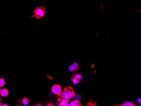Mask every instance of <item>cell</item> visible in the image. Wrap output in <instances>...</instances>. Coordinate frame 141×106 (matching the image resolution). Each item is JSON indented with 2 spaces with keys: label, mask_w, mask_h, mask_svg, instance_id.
I'll return each instance as SVG.
<instances>
[{
  "label": "cell",
  "mask_w": 141,
  "mask_h": 106,
  "mask_svg": "<svg viewBox=\"0 0 141 106\" xmlns=\"http://www.w3.org/2000/svg\"><path fill=\"white\" fill-rule=\"evenodd\" d=\"M2 106V103L0 102V106Z\"/></svg>",
  "instance_id": "19"
},
{
  "label": "cell",
  "mask_w": 141,
  "mask_h": 106,
  "mask_svg": "<svg viewBox=\"0 0 141 106\" xmlns=\"http://www.w3.org/2000/svg\"><path fill=\"white\" fill-rule=\"evenodd\" d=\"M1 87H0V91H1Z\"/></svg>",
  "instance_id": "21"
},
{
  "label": "cell",
  "mask_w": 141,
  "mask_h": 106,
  "mask_svg": "<svg viewBox=\"0 0 141 106\" xmlns=\"http://www.w3.org/2000/svg\"><path fill=\"white\" fill-rule=\"evenodd\" d=\"M71 81L73 82L74 84L75 85H77V84L80 83V80H78V79L75 78V77L74 76V75L72 76V78H71Z\"/></svg>",
  "instance_id": "9"
},
{
  "label": "cell",
  "mask_w": 141,
  "mask_h": 106,
  "mask_svg": "<svg viewBox=\"0 0 141 106\" xmlns=\"http://www.w3.org/2000/svg\"><path fill=\"white\" fill-rule=\"evenodd\" d=\"M1 97H0V102H1Z\"/></svg>",
  "instance_id": "20"
},
{
  "label": "cell",
  "mask_w": 141,
  "mask_h": 106,
  "mask_svg": "<svg viewBox=\"0 0 141 106\" xmlns=\"http://www.w3.org/2000/svg\"><path fill=\"white\" fill-rule=\"evenodd\" d=\"M79 69V65L76 63L72 64L69 67V71H70V72H74V73L78 71Z\"/></svg>",
  "instance_id": "5"
},
{
  "label": "cell",
  "mask_w": 141,
  "mask_h": 106,
  "mask_svg": "<svg viewBox=\"0 0 141 106\" xmlns=\"http://www.w3.org/2000/svg\"><path fill=\"white\" fill-rule=\"evenodd\" d=\"M141 98H138V99L137 100V101L138 102V103H139V104H141Z\"/></svg>",
  "instance_id": "16"
},
{
  "label": "cell",
  "mask_w": 141,
  "mask_h": 106,
  "mask_svg": "<svg viewBox=\"0 0 141 106\" xmlns=\"http://www.w3.org/2000/svg\"><path fill=\"white\" fill-rule=\"evenodd\" d=\"M0 94L3 97H7L9 94V91L6 88H3L1 90Z\"/></svg>",
  "instance_id": "6"
},
{
  "label": "cell",
  "mask_w": 141,
  "mask_h": 106,
  "mask_svg": "<svg viewBox=\"0 0 141 106\" xmlns=\"http://www.w3.org/2000/svg\"><path fill=\"white\" fill-rule=\"evenodd\" d=\"M59 106H69V104H68V103H60L59 104Z\"/></svg>",
  "instance_id": "15"
},
{
  "label": "cell",
  "mask_w": 141,
  "mask_h": 106,
  "mask_svg": "<svg viewBox=\"0 0 141 106\" xmlns=\"http://www.w3.org/2000/svg\"><path fill=\"white\" fill-rule=\"evenodd\" d=\"M73 75L75 78H76L78 79V80H80H80H81V78H82V75L79 74H77V75Z\"/></svg>",
  "instance_id": "12"
},
{
  "label": "cell",
  "mask_w": 141,
  "mask_h": 106,
  "mask_svg": "<svg viewBox=\"0 0 141 106\" xmlns=\"http://www.w3.org/2000/svg\"><path fill=\"white\" fill-rule=\"evenodd\" d=\"M61 87L58 84H55L52 87V92L54 94H59L61 92Z\"/></svg>",
  "instance_id": "4"
},
{
  "label": "cell",
  "mask_w": 141,
  "mask_h": 106,
  "mask_svg": "<svg viewBox=\"0 0 141 106\" xmlns=\"http://www.w3.org/2000/svg\"><path fill=\"white\" fill-rule=\"evenodd\" d=\"M63 92L69 97V98H73L75 95L73 89L70 86L66 87L64 88Z\"/></svg>",
  "instance_id": "2"
},
{
  "label": "cell",
  "mask_w": 141,
  "mask_h": 106,
  "mask_svg": "<svg viewBox=\"0 0 141 106\" xmlns=\"http://www.w3.org/2000/svg\"><path fill=\"white\" fill-rule=\"evenodd\" d=\"M96 103H94V102H91V101H89L87 103V106H96Z\"/></svg>",
  "instance_id": "13"
},
{
  "label": "cell",
  "mask_w": 141,
  "mask_h": 106,
  "mask_svg": "<svg viewBox=\"0 0 141 106\" xmlns=\"http://www.w3.org/2000/svg\"><path fill=\"white\" fill-rule=\"evenodd\" d=\"M74 99L79 101L81 98V96L79 95H75V97H74Z\"/></svg>",
  "instance_id": "14"
},
{
  "label": "cell",
  "mask_w": 141,
  "mask_h": 106,
  "mask_svg": "<svg viewBox=\"0 0 141 106\" xmlns=\"http://www.w3.org/2000/svg\"><path fill=\"white\" fill-rule=\"evenodd\" d=\"M69 106H81V104L79 102V101L78 100H75L74 101H72L69 104Z\"/></svg>",
  "instance_id": "7"
},
{
  "label": "cell",
  "mask_w": 141,
  "mask_h": 106,
  "mask_svg": "<svg viewBox=\"0 0 141 106\" xmlns=\"http://www.w3.org/2000/svg\"><path fill=\"white\" fill-rule=\"evenodd\" d=\"M3 106H9V105H7V104H4L3 105Z\"/></svg>",
  "instance_id": "18"
},
{
  "label": "cell",
  "mask_w": 141,
  "mask_h": 106,
  "mask_svg": "<svg viewBox=\"0 0 141 106\" xmlns=\"http://www.w3.org/2000/svg\"><path fill=\"white\" fill-rule=\"evenodd\" d=\"M120 106H135L134 103H133L131 101H126L122 103Z\"/></svg>",
  "instance_id": "8"
},
{
  "label": "cell",
  "mask_w": 141,
  "mask_h": 106,
  "mask_svg": "<svg viewBox=\"0 0 141 106\" xmlns=\"http://www.w3.org/2000/svg\"><path fill=\"white\" fill-rule=\"evenodd\" d=\"M29 101L27 98H24L22 100V104L23 105L26 106L29 103Z\"/></svg>",
  "instance_id": "10"
},
{
  "label": "cell",
  "mask_w": 141,
  "mask_h": 106,
  "mask_svg": "<svg viewBox=\"0 0 141 106\" xmlns=\"http://www.w3.org/2000/svg\"><path fill=\"white\" fill-rule=\"evenodd\" d=\"M58 100L60 103H68L69 101V98L64 93V92H61L57 96Z\"/></svg>",
  "instance_id": "3"
},
{
  "label": "cell",
  "mask_w": 141,
  "mask_h": 106,
  "mask_svg": "<svg viewBox=\"0 0 141 106\" xmlns=\"http://www.w3.org/2000/svg\"><path fill=\"white\" fill-rule=\"evenodd\" d=\"M47 106H53V104H52V103H49V104H48L47 105Z\"/></svg>",
  "instance_id": "17"
},
{
  "label": "cell",
  "mask_w": 141,
  "mask_h": 106,
  "mask_svg": "<svg viewBox=\"0 0 141 106\" xmlns=\"http://www.w3.org/2000/svg\"><path fill=\"white\" fill-rule=\"evenodd\" d=\"M5 82L4 79L3 78H0V87H2L5 85Z\"/></svg>",
  "instance_id": "11"
},
{
  "label": "cell",
  "mask_w": 141,
  "mask_h": 106,
  "mask_svg": "<svg viewBox=\"0 0 141 106\" xmlns=\"http://www.w3.org/2000/svg\"><path fill=\"white\" fill-rule=\"evenodd\" d=\"M47 13L46 7L43 6L37 7L33 11V16L37 19H40L44 17Z\"/></svg>",
  "instance_id": "1"
}]
</instances>
